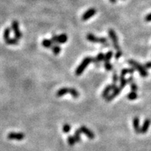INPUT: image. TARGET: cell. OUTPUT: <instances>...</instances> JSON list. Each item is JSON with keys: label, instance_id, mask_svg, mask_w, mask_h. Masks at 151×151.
I'll return each mask as SVG.
<instances>
[{"label": "cell", "instance_id": "17", "mask_svg": "<svg viewBox=\"0 0 151 151\" xmlns=\"http://www.w3.org/2000/svg\"><path fill=\"white\" fill-rule=\"evenodd\" d=\"M127 98L130 100H134L138 98V95L136 92H131L129 94H127Z\"/></svg>", "mask_w": 151, "mask_h": 151}, {"label": "cell", "instance_id": "26", "mask_svg": "<svg viewBox=\"0 0 151 151\" xmlns=\"http://www.w3.org/2000/svg\"><path fill=\"white\" fill-rule=\"evenodd\" d=\"M71 130V126H70L69 124H65V125L63 126V132H65V133H67L69 131Z\"/></svg>", "mask_w": 151, "mask_h": 151}, {"label": "cell", "instance_id": "6", "mask_svg": "<svg viewBox=\"0 0 151 151\" xmlns=\"http://www.w3.org/2000/svg\"><path fill=\"white\" fill-rule=\"evenodd\" d=\"M11 29H12L13 33H14L15 38H18V40H19L20 38H21L23 34H22V32L19 29V23H18V21H13L12 22V24H11Z\"/></svg>", "mask_w": 151, "mask_h": 151}, {"label": "cell", "instance_id": "12", "mask_svg": "<svg viewBox=\"0 0 151 151\" xmlns=\"http://www.w3.org/2000/svg\"><path fill=\"white\" fill-rule=\"evenodd\" d=\"M150 125V120H149V119H146V120H144L142 127H141V133L142 134L146 133L148 130Z\"/></svg>", "mask_w": 151, "mask_h": 151}, {"label": "cell", "instance_id": "24", "mask_svg": "<svg viewBox=\"0 0 151 151\" xmlns=\"http://www.w3.org/2000/svg\"><path fill=\"white\" fill-rule=\"evenodd\" d=\"M67 142H68V143L69 144L70 146H73L74 144L76 143V140L74 139V137H71V136H70V137H68V139H67Z\"/></svg>", "mask_w": 151, "mask_h": 151}, {"label": "cell", "instance_id": "8", "mask_svg": "<svg viewBox=\"0 0 151 151\" xmlns=\"http://www.w3.org/2000/svg\"><path fill=\"white\" fill-rule=\"evenodd\" d=\"M25 134L21 133V132H10L8 134L7 138L11 140L22 141L25 138Z\"/></svg>", "mask_w": 151, "mask_h": 151}, {"label": "cell", "instance_id": "32", "mask_svg": "<svg viewBox=\"0 0 151 151\" xmlns=\"http://www.w3.org/2000/svg\"><path fill=\"white\" fill-rule=\"evenodd\" d=\"M127 83H129V84L132 83H133V80H134L133 77H132V76H130V78H129L128 79H127Z\"/></svg>", "mask_w": 151, "mask_h": 151}, {"label": "cell", "instance_id": "10", "mask_svg": "<svg viewBox=\"0 0 151 151\" xmlns=\"http://www.w3.org/2000/svg\"><path fill=\"white\" fill-rule=\"evenodd\" d=\"M121 90L122 89L120 88H117L115 89V90H113V93H112V95H108V97L106 98V101L107 102H111V101H112L113 100L114 98H115L117 95H119V94L120 93V92H121Z\"/></svg>", "mask_w": 151, "mask_h": 151}, {"label": "cell", "instance_id": "18", "mask_svg": "<svg viewBox=\"0 0 151 151\" xmlns=\"http://www.w3.org/2000/svg\"><path fill=\"white\" fill-rule=\"evenodd\" d=\"M10 34H11V28L6 27L4 31V34H3V37H4V41L10 38Z\"/></svg>", "mask_w": 151, "mask_h": 151}, {"label": "cell", "instance_id": "1", "mask_svg": "<svg viewBox=\"0 0 151 151\" xmlns=\"http://www.w3.org/2000/svg\"><path fill=\"white\" fill-rule=\"evenodd\" d=\"M86 38L88 41L92 42V43H100L104 45V47H109L108 40L105 37H97L92 33H88L86 35Z\"/></svg>", "mask_w": 151, "mask_h": 151}, {"label": "cell", "instance_id": "31", "mask_svg": "<svg viewBox=\"0 0 151 151\" xmlns=\"http://www.w3.org/2000/svg\"><path fill=\"white\" fill-rule=\"evenodd\" d=\"M144 67H145L146 69H151V62H148L144 65Z\"/></svg>", "mask_w": 151, "mask_h": 151}, {"label": "cell", "instance_id": "20", "mask_svg": "<svg viewBox=\"0 0 151 151\" xmlns=\"http://www.w3.org/2000/svg\"><path fill=\"white\" fill-rule=\"evenodd\" d=\"M119 78H120V88L121 89L124 88L126 86V85L127 84V80L125 78V76H120Z\"/></svg>", "mask_w": 151, "mask_h": 151}, {"label": "cell", "instance_id": "3", "mask_svg": "<svg viewBox=\"0 0 151 151\" xmlns=\"http://www.w3.org/2000/svg\"><path fill=\"white\" fill-rule=\"evenodd\" d=\"M92 62V58L91 57H86L83 60V61L81 62V63L80 64V65L76 68V69L75 73L76 76H80L83 73V72L85 71V69H86V67L88 66V65H90V63Z\"/></svg>", "mask_w": 151, "mask_h": 151}, {"label": "cell", "instance_id": "25", "mask_svg": "<svg viewBox=\"0 0 151 151\" xmlns=\"http://www.w3.org/2000/svg\"><path fill=\"white\" fill-rule=\"evenodd\" d=\"M104 68L105 69H106L107 71H111V70L113 69V66L112 64H111L110 62H106L104 63Z\"/></svg>", "mask_w": 151, "mask_h": 151}, {"label": "cell", "instance_id": "28", "mask_svg": "<svg viewBox=\"0 0 151 151\" xmlns=\"http://www.w3.org/2000/svg\"><path fill=\"white\" fill-rule=\"evenodd\" d=\"M122 52L121 50H117L116 53H115V58L116 59V60H118V59L122 56Z\"/></svg>", "mask_w": 151, "mask_h": 151}, {"label": "cell", "instance_id": "11", "mask_svg": "<svg viewBox=\"0 0 151 151\" xmlns=\"http://www.w3.org/2000/svg\"><path fill=\"white\" fill-rule=\"evenodd\" d=\"M133 127L135 130L136 133L140 134L141 133V127H140V123H139V118L137 116L134 117L133 119Z\"/></svg>", "mask_w": 151, "mask_h": 151}, {"label": "cell", "instance_id": "21", "mask_svg": "<svg viewBox=\"0 0 151 151\" xmlns=\"http://www.w3.org/2000/svg\"><path fill=\"white\" fill-rule=\"evenodd\" d=\"M52 51L55 55H58L61 51V48L58 44H54L52 47Z\"/></svg>", "mask_w": 151, "mask_h": 151}, {"label": "cell", "instance_id": "4", "mask_svg": "<svg viewBox=\"0 0 151 151\" xmlns=\"http://www.w3.org/2000/svg\"><path fill=\"white\" fill-rule=\"evenodd\" d=\"M128 63L133 67L134 69L137 70L139 71V74L142 77H146L148 76V73L146 69L143 66L141 65L139 63L137 62V61H134L133 60H130L128 61Z\"/></svg>", "mask_w": 151, "mask_h": 151}, {"label": "cell", "instance_id": "14", "mask_svg": "<svg viewBox=\"0 0 151 151\" xmlns=\"http://www.w3.org/2000/svg\"><path fill=\"white\" fill-rule=\"evenodd\" d=\"M41 44L44 48H50L53 47L54 43H53V42L51 39H43V41H42Z\"/></svg>", "mask_w": 151, "mask_h": 151}, {"label": "cell", "instance_id": "7", "mask_svg": "<svg viewBox=\"0 0 151 151\" xmlns=\"http://www.w3.org/2000/svg\"><path fill=\"white\" fill-rule=\"evenodd\" d=\"M97 13V10L94 8H90L89 9L87 10L85 13H83V16L81 17V19L82 21H88V20L91 18L92 16H95V14Z\"/></svg>", "mask_w": 151, "mask_h": 151}, {"label": "cell", "instance_id": "13", "mask_svg": "<svg viewBox=\"0 0 151 151\" xmlns=\"http://www.w3.org/2000/svg\"><path fill=\"white\" fill-rule=\"evenodd\" d=\"M68 40V36L66 34H62L60 35H58V40H57V44H62L66 43Z\"/></svg>", "mask_w": 151, "mask_h": 151}, {"label": "cell", "instance_id": "16", "mask_svg": "<svg viewBox=\"0 0 151 151\" xmlns=\"http://www.w3.org/2000/svg\"><path fill=\"white\" fill-rule=\"evenodd\" d=\"M5 43L8 45H17L18 43V39L16 38H11L5 40Z\"/></svg>", "mask_w": 151, "mask_h": 151}, {"label": "cell", "instance_id": "23", "mask_svg": "<svg viewBox=\"0 0 151 151\" xmlns=\"http://www.w3.org/2000/svg\"><path fill=\"white\" fill-rule=\"evenodd\" d=\"M104 56L105 55L103 53H100L98 55H97V56L96 57V60L97 61V62L100 63L101 62L104 61Z\"/></svg>", "mask_w": 151, "mask_h": 151}, {"label": "cell", "instance_id": "29", "mask_svg": "<svg viewBox=\"0 0 151 151\" xmlns=\"http://www.w3.org/2000/svg\"><path fill=\"white\" fill-rule=\"evenodd\" d=\"M119 79V76H117L116 73V72H114L113 75V83H116L117 82V80Z\"/></svg>", "mask_w": 151, "mask_h": 151}, {"label": "cell", "instance_id": "30", "mask_svg": "<svg viewBox=\"0 0 151 151\" xmlns=\"http://www.w3.org/2000/svg\"><path fill=\"white\" fill-rule=\"evenodd\" d=\"M145 21L146 22H151V13L145 17Z\"/></svg>", "mask_w": 151, "mask_h": 151}, {"label": "cell", "instance_id": "33", "mask_svg": "<svg viewBox=\"0 0 151 151\" xmlns=\"http://www.w3.org/2000/svg\"><path fill=\"white\" fill-rule=\"evenodd\" d=\"M109 1H110L111 3H113V4H114V3L116 2L117 0H109Z\"/></svg>", "mask_w": 151, "mask_h": 151}, {"label": "cell", "instance_id": "9", "mask_svg": "<svg viewBox=\"0 0 151 151\" xmlns=\"http://www.w3.org/2000/svg\"><path fill=\"white\" fill-rule=\"evenodd\" d=\"M79 130L81 133H83L87 137H88L89 139H93L95 138V134H94L90 129H88V127H85V126H82Z\"/></svg>", "mask_w": 151, "mask_h": 151}, {"label": "cell", "instance_id": "27", "mask_svg": "<svg viewBox=\"0 0 151 151\" xmlns=\"http://www.w3.org/2000/svg\"><path fill=\"white\" fill-rule=\"evenodd\" d=\"M130 87H131V90H132V92H137V90H138V86L137 85V84L133 82V83L130 84Z\"/></svg>", "mask_w": 151, "mask_h": 151}, {"label": "cell", "instance_id": "15", "mask_svg": "<svg viewBox=\"0 0 151 151\" xmlns=\"http://www.w3.org/2000/svg\"><path fill=\"white\" fill-rule=\"evenodd\" d=\"M111 90H113V89H112V87H111V85H109L108 86H106L104 89V90L103 92H102V97L103 98L106 99L107 97L109 95V92H110Z\"/></svg>", "mask_w": 151, "mask_h": 151}, {"label": "cell", "instance_id": "2", "mask_svg": "<svg viewBox=\"0 0 151 151\" xmlns=\"http://www.w3.org/2000/svg\"><path fill=\"white\" fill-rule=\"evenodd\" d=\"M67 93L71 94V95L74 98H78L79 97L80 93L77 91L74 88H63L60 89L58 92H56V96L60 97H62Z\"/></svg>", "mask_w": 151, "mask_h": 151}, {"label": "cell", "instance_id": "22", "mask_svg": "<svg viewBox=\"0 0 151 151\" xmlns=\"http://www.w3.org/2000/svg\"><path fill=\"white\" fill-rule=\"evenodd\" d=\"M80 131L79 129L78 130H77L75 132V134H74V136H73V137H74L76 141V142H80V140H81V138H80Z\"/></svg>", "mask_w": 151, "mask_h": 151}, {"label": "cell", "instance_id": "19", "mask_svg": "<svg viewBox=\"0 0 151 151\" xmlns=\"http://www.w3.org/2000/svg\"><path fill=\"white\" fill-rule=\"evenodd\" d=\"M113 51H108V52H107L106 54H105V56H104V63H106V62H109V61H110L111 59L112 58V57H113Z\"/></svg>", "mask_w": 151, "mask_h": 151}, {"label": "cell", "instance_id": "5", "mask_svg": "<svg viewBox=\"0 0 151 151\" xmlns=\"http://www.w3.org/2000/svg\"><path fill=\"white\" fill-rule=\"evenodd\" d=\"M108 36L109 37H110L112 43H113V46L114 47V48H115L116 50H120V46H119V43H118V38H117L115 32L113 30L109 29Z\"/></svg>", "mask_w": 151, "mask_h": 151}]
</instances>
